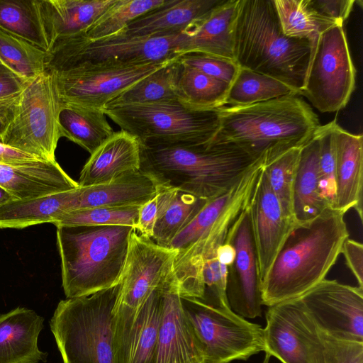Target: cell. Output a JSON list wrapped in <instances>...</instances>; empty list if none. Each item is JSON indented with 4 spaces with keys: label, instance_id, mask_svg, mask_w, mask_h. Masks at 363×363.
<instances>
[{
    "label": "cell",
    "instance_id": "74e56055",
    "mask_svg": "<svg viewBox=\"0 0 363 363\" xmlns=\"http://www.w3.org/2000/svg\"><path fill=\"white\" fill-rule=\"evenodd\" d=\"M167 0H116L84 33L96 40L122 32L142 15L163 5Z\"/></svg>",
    "mask_w": 363,
    "mask_h": 363
},
{
    "label": "cell",
    "instance_id": "5bb4252c",
    "mask_svg": "<svg viewBox=\"0 0 363 363\" xmlns=\"http://www.w3.org/2000/svg\"><path fill=\"white\" fill-rule=\"evenodd\" d=\"M266 321L265 352L282 363H325L321 331L298 298L269 306Z\"/></svg>",
    "mask_w": 363,
    "mask_h": 363
},
{
    "label": "cell",
    "instance_id": "e575fe53",
    "mask_svg": "<svg viewBox=\"0 0 363 363\" xmlns=\"http://www.w3.org/2000/svg\"><path fill=\"white\" fill-rule=\"evenodd\" d=\"M0 28L27 40L44 52L49 50L38 0H0Z\"/></svg>",
    "mask_w": 363,
    "mask_h": 363
},
{
    "label": "cell",
    "instance_id": "bcb514c9",
    "mask_svg": "<svg viewBox=\"0 0 363 363\" xmlns=\"http://www.w3.org/2000/svg\"><path fill=\"white\" fill-rule=\"evenodd\" d=\"M325 363H363V342L331 337L323 333Z\"/></svg>",
    "mask_w": 363,
    "mask_h": 363
},
{
    "label": "cell",
    "instance_id": "52a82bcc",
    "mask_svg": "<svg viewBox=\"0 0 363 363\" xmlns=\"http://www.w3.org/2000/svg\"><path fill=\"white\" fill-rule=\"evenodd\" d=\"M119 288L59 302L50 326L63 363H116L113 310Z\"/></svg>",
    "mask_w": 363,
    "mask_h": 363
},
{
    "label": "cell",
    "instance_id": "b9f144b4",
    "mask_svg": "<svg viewBox=\"0 0 363 363\" xmlns=\"http://www.w3.org/2000/svg\"><path fill=\"white\" fill-rule=\"evenodd\" d=\"M141 206L76 209L62 216L56 226L127 225L135 230Z\"/></svg>",
    "mask_w": 363,
    "mask_h": 363
},
{
    "label": "cell",
    "instance_id": "f5cc1de1",
    "mask_svg": "<svg viewBox=\"0 0 363 363\" xmlns=\"http://www.w3.org/2000/svg\"><path fill=\"white\" fill-rule=\"evenodd\" d=\"M216 258L220 264L230 267L235 258V250L233 245L225 241L217 249Z\"/></svg>",
    "mask_w": 363,
    "mask_h": 363
},
{
    "label": "cell",
    "instance_id": "7dc6e473",
    "mask_svg": "<svg viewBox=\"0 0 363 363\" xmlns=\"http://www.w3.org/2000/svg\"><path fill=\"white\" fill-rule=\"evenodd\" d=\"M341 253L347 266L355 277L358 286L363 289V245L347 238L343 242Z\"/></svg>",
    "mask_w": 363,
    "mask_h": 363
},
{
    "label": "cell",
    "instance_id": "9c48e42d",
    "mask_svg": "<svg viewBox=\"0 0 363 363\" xmlns=\"http://www.w3.org/2000/svg\"><path fill=\"white\" fill-rule=\"evenodd\" d=\"M61 104L52 76L45 72L28 81L4 133L1 143L40 160H55Z\"/></svg>",
    "mask_w": 363,
    "mask_h": 363
},
{
    "label": "cell",
    "instance_id": "6da1fadb",
    "mask_svg": "<svg viewBox=\"0 0 363 363\" xmlns=\"http://www.w3.org/2000/svg\"><path fill=\"white\" fill-rule=\"evenodd\" d=\"M345 215L329 206L295 227L261 283L262 305L298 298L325 279L349 238Z\"/></svg>",
    "mask_w": 363,
    "mask_h": 363
},
{
    "label": "cell",
    "instance_id": "83f0119b",
    "mask_svg": "<svg viewBox=\"0 0 363 363\" xmlns=\"http://www.w3.org/2000/svg\"><path fill=\"white\" fill-rule=\"evenodd\" d=\"M79 187L38 197L14 199L0 206V228L21 229L56 222L76 210Z\"/></svg>",
    "mask_w": 363,
    "mask_h": 363
},
{
    "label": "cell",
    "instance_id": "e0dca14e",
    "mask_svg": "<svg viewBox=\"0 0 363 363\" xmlns=\"http://www.w3.org/2000/svg\"><path fill=\"white\" fill-rule=\"evenodd\" d=\"M247 208L262 283L289 235L298 223L284 215L264 167Z\"/></svg>",
    "mask_w": 363,
    "mask_h": 363
},
{
    "label": "cell",
    "instance_id": "ffe728a7",
    "mask_svg": "<svg viewBox=\"0 0 363 363\" xmlns=\"http://www.w3.org/2000/svg\"><path fill=\"white\" fill-rule=\"evenodd\" d=\"M0 186L16 199L69 191L79 187L55 161L35 160L0 162Z\"/></svg>",
    "mask_w": 363,
    "mask_h": 363
},
{
    "label": "cell",
    "instance_id": "3957f363",
    "mask_svg": "<svg viewBox=\"0 0 363 363\" xmlns=\"http://www.w3.org/2000/svg\"><path fill=\"white\" fill-rule=\"evenodd\" d=\"M261 159L225 145H141L140 169L156 185L210 200L229 190Z\"/></svg>",
    "mask_w": 363,
    "mask_h": 363
},
{
    "label": "cell",
    "instance_id": "4fadbf2b",
    "mask_svg": "<svg viewBox=\"0 0 363 363\" xmlns=\"http://www.w3.org/2000/svg\"><path fill=\"white\" fill-rule=\"evenodd\" d=\"M173 60L139 65H101L49 73L60 104L104 110L119 94Z\"/></svg>",
    "mask_w": 363,
    "mask_h": 363
},
{
    "label": "cell",
    "instance_id": "db71d44e",
    "mask_svg": "<svg viewBox=\"0 0 363 363\" xmlns=\"http://www.w3.org/2000/svg\"><path fill=\"white\" fill-rule=\"evenodd\" d=\"M14 199L12 195L0 186V206Z\"/></svg>",
    "mask_w": 363,
    "mask_h": 363
},
{
    "label": "cell",
    "instance_id": "ee69618b",
    "mask_svg": "<svg viewBox=\"0 0 363 363\" xmlns=\"http://www.w3.org/2000/svg\"><path fill=\"white\" fill-rule=\"evenodd\" d=\"M178 60L184 65L230 84L240 69L233 60L199 52H184L178 57Z\"/></svg>",
    "mask_w": 363,
    "mask_h": 363
},
{
    "label": "cell",
    "instance_id": "d590c367",
    "mask_svg": "<svg viewBox=\"0 0 363 363\" xmlns=\"http://www.w3.org/2000/svg\"><path fill=\"white\" fill-rule=\"evenodd\" d=\"M177 58L138 82L107 106L146 104L178 100L175 86Z\"/></svg>",
    "mask_w": 363,
    "mask_h": 363
},
{
    "label": "cell",
    "instance_id": "c3c4849f",
    "mask_svg": "<svg viewBox=\"0 0 363 363\" xmlns=\"http://www.w3.org/2000/svg\"><path fill=\"white\" fill-rule=\"evenodd\" d=\"M322 15L343 24L348 18L354 0H311Z\"/></svg>",
    "mask_w": 363,
    "mask_h": 363
},
{
    "label": "cell",
    "instance_id": "7c38bea8",
    "mask_svg": "<svg viewBox=\"0 0 363 363\" xmlns=\"http://www.w3.org/2000/svg\"><path fill=\"white\" fill-rule=\"evenodd\" d=\"M353 65L343 25L323 32L311 51L309 63L300 95L323 113L344 108L355 88Z\"/></svg>",
    "mask_w": 363,
    "mask_h": 363
},
{
    "label": "cell",
    "instance_id": "277c9868",
    "mask_svg": "<svg viewBox=\"0 0 363 363\" xmlns=\"http://www.w3.org/2000/svg\"><path fill=\"white\" fill-rule=\"evenodd\" d=\"M310 55L307 40L284 33L273 0H239L233 58L240 67L275 78L300 95Z\"/></svg>",
    "mask_w": 363,
    "mask_h": 363
},
{
    "label": "cell",
    "instance_id": "44dd1931",
    "mask_svg": "<svg viewBox=\"0 0 363 363\" xmlns=\"http://www.w3.org/2000/svg\"><path fill=\"white\" fill-rule=\"evenodd\" d=\"M336 157V197L334 208L345 214L351 208L362 221L363 137L333 125Z\"/></svg>",
    "mask_w": 363,
    "mask_h": 363
},
{
    "label": "cell",
    "instance_id": "ac0fdd59",
    "mask_svg": "<svg viewBox=\"0 0 363 363\" xmlns=\"http://www.w3.org/2000/svg\"><path fill=\"white\" fill-rule=\"evenodd\" d=\"M162 291V315L153 363H206L184 311L173 272Z\"/></svg>",
    "mask_w": 363,
    "mask_h": 363
},
{
    "label": "cell",
    "instance_id": "f1b7e54d",
    "mask_svg": "<svg viewBox=\"0 0 363 363\" xmlns=\"http://www.w3.org/2000/svg\"><path fill=\"white\" fill-rule=\"evenodd\" d=\"M239 0H223L188 30L187 52L233 58V32Z\"/></svg>",
    "mask_w": 363,
    "mask_h": 363
},
{
    "label": "cell",
    "instance_id": "7bdbcfd3",
    "mask_svg": "<svg viewBox=\"0 0 363 363\" xmlns=\"http://www.w3.org/2000/svg\"><path fill=\"white\" fill-rule=\"evenodd\" d=\"M333 121L319 127L315 133L319 143L318 174L321 195L334 208L336 197V157L333 130Z\"/></svg>",
    "mask_w": 363,
    "mask_h": 363
},
{
    "label": "cell",
    "instance_id": "11a10c76",
    "mask_svg": "<svg viewBox=\"0 0 363 363\" xmlns=\"http://www.w3.org/2000/svg\"><path fill=\"white\" fill-rule=\"evenodd\" d=\"M7 126V123L0 119V143H1L2 137L5 129Z\"/></svg>",
    "mask_w": 363,
    "mask_h": 363
},
{
    "label": "cell",
    "instance_id": "f907efd6",
    "mask_svg": "<svg viewBox=\"0 0 363 363\" xmlns=\"http://www.w3.org/2000/svg\"><path fill=\"white\" fill-rule=\"evenodd\" d=\"M35 160L40 159L0 143V162H20Z\"/></svg>",
    "mask_w": 363,
    "mask_h": 363
},
{
    "label": "cell",
    "instance_id": "d4e9b609",
    "mask_svg": "<svg viewBox=\"0 0 363 363\" xmlns=\"http://www.w3.org/2000/svg\"><path fill=\"white\" fill-rule=\"evenodd\" d=\"M116 0H38L49 48L55 40L84 33Z\"/></svg>",
    "mask_w": 363,
    "mask_h": 363
},
{
    "label": "cell",
    "instance_id": "9a60e30c",
    "mask_svg": "<svg viewBox=\"0 0 363 363\" xmlns=\"http://www.w3.org/2000/svg\"><path fill=\"white\" fill-rule=\"evenodd\" d=\"M298 298L322 333L363 342V289L324 279Z\"/></svg>",
    "mask_w": 363,
    "mask_h": 363
},
{
    "label": "cell",
    "instance_id": "f546056e",
    "mask_svg": "<svg viewBox=\"0 0 363 363\" xmlns=\"http://www.w3.org/2000/svg\"><path fill=\"white\" fill-rule=\"evenodd\" d=\"M318 157L319 143L315 134L301 147L294 182V212L298 223L313 219L329 207L320 190Z\"/></svg>",
    "mask_w": 363,
    "mask_h": 363
},
{
    "label": "cell",
    "instance_id": "9f6ffc18",
    "mask_svg": "<svg viewBox=\"0 0 363 363\" xmlns=\"http://www.w3.org/2000/svg\"><path fill=\"white\" fill-rule=\"evenodd\" d=\"M270 357L271 355L269 353L265 352L264 358L263 359L262 363H269Z\"/></svg>",
    "mask_w": 363,
    "mask_h": 363
},
{
    "label": "cell",
    "instance_id": "2e32d148",
    "mask_svg": "<svg viewBox=\"0 0 363 363\" xmlns=\"http://www.w3.org/2000/svg\"><path fill=\"white\" fill-rule=\"evenodd\" d=\"M225 241L235 250V260L228 267L226 289L230 308L244 318L259 317L263 306L261 283L247 206L230 227Z\"/></svg>",
    "mask_w": 363,
    "mask_h": 363
},
{
    "label": "cell",
    "instance_id": "836d02e7",
    "mask_svg": "<svg viewBox=\"0 0 363 363\" xmlns=\"http://www.w3.org/2000/svg\"><path fill=\"white\" fill-rule=\"evenodd\" d=\"M298 95L285 83L272 77L240 67L230 85L225 106H243L281 97Z\"/></svg>",
    "mask_w": 363,
    "mask_h": 363
},
{
    "label": "cell",
    "instance_id": "1f68e13d",
    "mask_svg": "<svg viewBox=\"0 0 363 363\" xmlns=\"http://www.w3.org/2000/svg\"><path fill=\"white\" fill-rule=\"evenodd\" d=\"M230 85L182 64L177 58L176 94L186 106L198 110L225 106Z\"/></svg>",
    "mask_w": 363,
    "mask_h": 363
},
{
    "label": "cell",
    "instance_id": "7402d4cb",
    "mask_svg": "<svg viewBox=\"0 0 363 363\" xmlns=\"http://www.w3.org/2000/svg\"><path fill=\"white\" fill-rule=\"evenodd\" d=\"M141 144L123 131L113 134L92 154L84 165L78 182L81 187L111 182L128 172L140 169Z\"/></svg>",
    "mask_w": 363,
    "mask_h": 363
},
{
    "label": "cell",
    "instance_id": "60d3db41",
    "mask_svg": "<svg viewBox=\"0 0 363 363\" xmlns=\"http://www.w3.org/2000/svg\"><path fill=\"white\" fill-rule=\"evenodd\" d=\"M301 150V147L291 149L264 163V172L284 215L295 222L297 221L294 212L293 195Z\"/></svg>",
    "mask_w": 363,
    "mask_h": 363
},
{
    "label": "cell",
    "instance_id": "ba28073f",
    "mask_svg": "<svg viewBox=\"0 0 363 363\" xmlns=\"http://www.w3.org/2000/svg\"><path fill=\"white\" fill-rule=\"evenodd\" d=\"M104 112L142 145H207L220 125L219 108L194 109L178 100L106 106Z\"/></svg>",
    "mask_w": 363,
    "mask_h": 363
},
{
    "label": "cell",
    "instance_id": "8fae6325",
    "mask_svg": "<svg viewBox=\"0 0 363 363\" xmlns=\"http://www.w3.org/2000/svg\"><path fill=\"white\" fill-rule=\"evenodd\" d=\"M185 314L206 363L245 360L265 352L264 328L234 313L203 300L181 297Z\"/></svg>",
    "mask_w": 363,
    "mask_h": 363
},
{
    "label": "cell",
    "instance_id": "f6af8a7d",
    "mask_svg": "<svg viewBox=\"0 0 363 363\" xmlns=\"http://www.w3.org/2000/svg\"><path fill=\"white\" fill-rule=\"evenodd\" d=\"M155 195L140 208L135 230L147 238H152L153 228L157 221L165 213L174 199L177 189L162 185H157Z\"/></svg>",
    "mask_w": 363,
    "mask_h": 363
},
{
    "label": "cell",
    "instance_id": "816d5d0a",
    "mask_svg": "<svg viewBox=\"0 0 363 363\" xmlns=\"http://www.w3.org/2000/svg\"><path fill=\"white\" fill-rule=\"evenodd\" d=\"M20 95L21 94L11 97L0 99V119L6 123L7 125L15 114Z\"/></svg>",
    "mask_w": 363,
    "mask_h": 363
},
{
    "label": "cell",
    "instance_id": "4316f807",
    "mask_svg": "<svg viewBox=\"0 0 363 363\" xmlns=\"http://www.w3.org/2000/svg\"><path fill=\"white\" fill-rule=\"evenodd\" d=\"M153 179L141 169L107 183L79 189L77 209L94 207L142 206L157 193Z\"/></svg>",
    "mask_w": 363,
    "mask_h": 363
},
{
    "label": "cell",
    "instance_id": "ab89813d",
    "mask_svg": "<svg viewBox=\"0 0 363 363\" xmlns=\"http://www.w3.org/2000/svg\"><path fill=\"white\" fill-rule=\"evenodd\" d=\"M208 200L179 191L157 221L151 240L168 248L172 240L192 220Z\"/></svg>",
    "mask_w": 363,
    "mask_h": 363
},
{
    "label": "cell",
    "instance_id": "6f0895ef",
    "mask_svg": "<svg viewBox=\"0 0 363 363\" xmlns=\"http://www.w3.org/2000/svg\"><path fill=\"white\" fill-rule=\"evenodd\" d=\"M0 64H1V62H0ZM1 65H2V64H1Z\"/></svg>",
    "mask_w": 363,
    "mask_h": 363
},
{
    "label": "cell",
    "instance_id": "603a6c76",
    "mask_svg": "<svg viewBox=\"0 0 363 363\" xmlns=\"http://www.w3.org/2000/svg\"><path fill=\"white\" fill-rule=\"evenodd\" d=\"M223 0H167L129 23L120 33L160 36L187 32Z\"/></svg>",
    "mask_w": 363,
    "mask_h": 363
},
{
    "label": "cell",
    "instance_id": "f35d334b",
    "mask_svg": "<svg viewBox=\"0 0 363 363\" xmlns=\"http://www.w3.org/2000/svg\"><path fill=\"white\" fill-rule=\"evenodd\" d=\"M249 170L229 190L208 200L192 220L172 240L168 248L182 250L206 232L238 196L245 184Z\"/></svg>",
    "mask_w": 363,
    "mask_h": 363
},
{
    "label": "cell",
    "instance_id": "d6986e66",
    "mask_svg": "<svg viewBox=\"0 0 363 363\" xmlns=\"http://www.w3.org/2000/svg\"><path fill=\"white\" fill-rule=\"evenodd\" d=\"M244 208V202L235 199L206 232L186 248L177 251L173 273L181 297L203 298V263L216 257L217 249L225 242L230 227Z\"/></svg>",
    "mask_w": 363,
    "mask_h": 363
},
{
    "label": "cell",
    "instance_id": "484cf974",
    "mask_svg": "<svg viewBox=\"0 0 363 363\" xmlns=\"http://www.w3.org/2000/svg\"><path fill=\"white\" fill-rule=\"evenodd\" d=\"M162 286L151 294L129 330L113 343L116 363H153L162 315Z\"/></svg>",
    "mask_w": 363,
    "mask_h": 363
},
{
    "label": "cell",
    "instance_id": "4dcf8cb0",
    "mask_svg": "<svg viewBox=\"0 0 363 363\" xmlns=\"http://www.w3.org/2000/svg\"><path fill=\"white\" fill-rule=\"evenodd\" d=\"M58 125L60 137L74 142L90 154L114 133L104 110L70 104H61Z\"/></svg>",
    "mask_w": 363,
    "mask_h": 363
},
{
    "label": "cell",
    "instance_id": "5b68a950",
    "mask_svg": "<svg viewBox=\"0 0 363 363\" xmlns=\"http://www.w3.org/2000/svg\"><path fill=\"white\" fill-rule=\"evenodd\" d=\"M134 230L127 225L57 227L66 298L89 296L118 284Z\"/></svg>",
    "mask_w": 363,
    "mask_h": 363
},
{
    "label": "cell",
    "instance_id": "8992f818",
    "mask_svg": "<svg viewBox=\"0 0 363 363\" xmlns=\"http://www.w3.org/2000/svg\"><path fill=\"white\" fill-rule=\"evenodd\" d=\"M187 32L160 36L118 33L90 40L82 33L57 38L45 56V72H61L101 65H139L163 62L187 50Z\"/></svg>",
    "mask_w": 363,
    "mask_h": 363
},
{
    "label": "cell",
    "instance_id": "8d00e7d4",
    "mask_svg": "<svg viewBox=\"0 0 363 363\" xmlns=\"http://www.w3.org/2000/svg\"><path fill=\"white\" fill-rule=\"evenodd\" d=\"M46 52L0 28V62L18 76L31 80L45 72Z\"/></svg>",
    "mask_w": 363,
    "mask_h": 363
},
{
    "label": "cell",
    "instance_id": "7a4b0ae2",
    "mask_svg": "<svg viewBox=\"0 0 363 363\" xmlns=\"http://www.w3.org/2000/svg\"><path fill=\"white\" fill-rule=\"evenodd\" d=\"M297 95L219 108V128L209 143L242 150L264 163L302 147L320 126L311 107Z\"/></svg>",
    "mask_w": 363,
    "mask_h": 363
},
{
    "label": "cell",
    "instance_id": "cb8c5ba5",
    "mask_svg": "<svg viewBox=\"0 0 363 363\" xmlns=\"http://www.w3.org/2000/svg\"><path fill=\"white\" fill-rule=\"evenodd\" d=\"M44 318L34 311L17 307L0 315V363L45 362L38 339Z\"/></svg>",
    "mask_w": 363,
    "mask_h": 363
},
{
    "label": "cell",
    "instance_id": "d6a6232c",
    "mask_svg": "<svg viewBox=\"0 0 363 363\" xmlns=\"http://www.w3.org/2000/svg\"><path fill=\"white\" fill-rule=\"evenodd\" d=\"M284 33L290 38L307 40L311 51L320 35L342 24L320 13L311 0H273Z\"/></svg>",
    "mask_w": 363,
    "mask_h": 363
},
{
    "label": "cell",
    "instance_id": "681fc988",
    "mask_svg": "<svg viewBox=\"0 0 363 363\" xmlns=\"http://www.w3.org/2000/svg\"><path fill=\"white\" fill-rule=\"evenodd\" d=\"M28 80L21 78L0 64V99L21 94Z\"/></svg>",
    "mask_w": 363,
    "mask_h": 363
},
{
    "label": "cell",
    "instance_id": "30bf717a",
    "mask_svg": "<svg viewBox=\"0 0 363 363\" xmlns=\"http://www.w3.org/2000/svg\"><path fill=\"white\" fill-rule=\"evenodd\" d=\"M177 254L135 230L132 233L113 310V345L131 327L151 294L173 272Z\"/></svg>",
    "mask_w": 363,
    "mask_h": 363
}]
</instances>
